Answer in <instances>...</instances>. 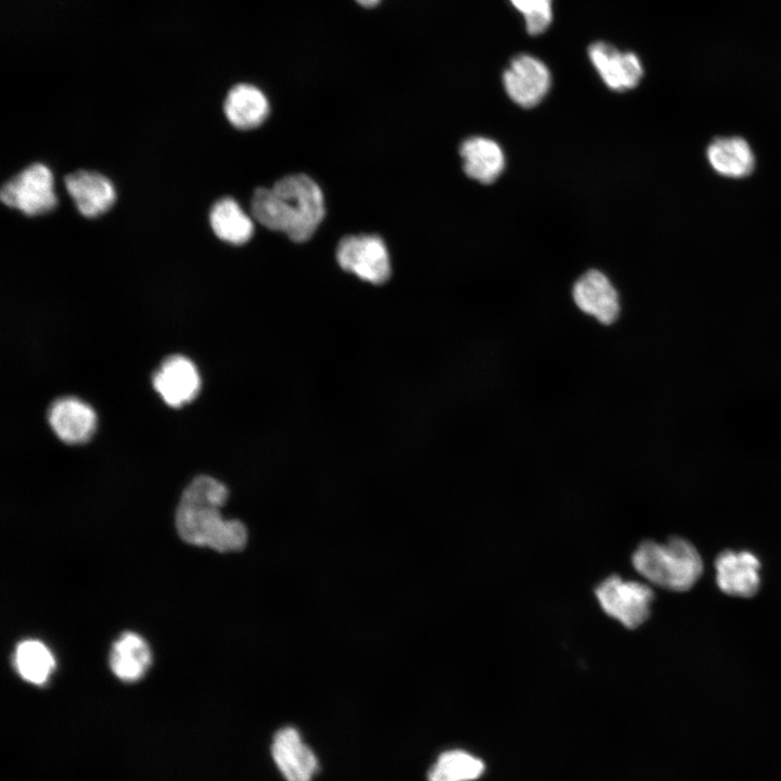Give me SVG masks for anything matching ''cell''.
I'll use <instances>...</instances> for the list:
<instances>
[{"mask_svg":"<svg viewBox=\"0 0 781 781\" xmlns=\"http://www.w3.org/2000/svg\"><path fill=\"white\" fill-rule=\"evenodd\" d=\"M706 156L716 172L729 178L746 177L755 166V157L750 144L740 137L715 139L708 145Z\"/></svg>","mask_w":781,"mask_h":781,"instance_id":"e0dca14e","label":"cell"},{"mask_svg":"<svg viewBox=\"0 0 781 781\" xmlns=\"http://www.w3.org/2000/svg\"><path fill=\"white\" fill-rule=\"evenodd\" d=\"M336 259L342 269L372 284H382L390 277L387 247L375 234L344 236L338 242Z\"/></svg>","mask_w":781,"mask_h":781,"instance_id":"8992f818","label":"cell"},{"mask_svg":"<svg viewBox=\"0 0 781 781\" xmlns=\"http://www.w3.org/2000/svg\"><path fill=\"white\" fill-rule=\"evenodd\" d=\"M716 581L721 591L729 596L753 597L760 584L758 559L746 551H725L715 562Z\"/></svg>","mask_w":781,"mask_h":781,"instance_id":"7c38bea8","label":"cell"},{"mask_svg":"<svg viewBox=\"0 0 781 781\" xmlns=\"http://www.w3.org/2000/svg\"><path fill=\"white\" fill-rule=\"evenodd\" d=\"M209 222L220 240L234 245L246 243L254 232L251 217L231 197H222L213 205Z\"/></svg>","mask_w":781,"mask_h":781,"instance_id":"d6986e66","label":"cell"},{"mask_svg":"<svg viewBox=\"0 0 781 781\" xmlns=\"http://www.w3.org/2000/svg\"><path fill=\"white\" fill-rule=\"evenodd\" d=\"M251 208L264 227L283 232L297 243L311 238L325 213L321 189L304 174L286 176L271 188L256 189Z\"/></svg>","mask_w":781,"mask_h":781,"instance_id":"7a4b0ae2","label":"cell"},{"mask_svg":"<svg viewBox=\"0 0 781 781\" xmlns=\"http://www.w3.org/2000/svg\"><path fill=\"white\" fill-rule=\"evenodd\" d=\"M576 307L602 325L614 324L620 315L619 295L611 280L598 269H589L574 283Z\"/></svg>","mask_w":781,"mask_h":781,"instance_id":"ba28073f","label":"cell"},{"mask_svg":"<svg viewBox=\"0 0 781 781\" xmlns=\"http://www.w3.org/2000/svg\"><path fill=\"white\" fill-rule=\"evenodd\" d=\"M153 385L171 407L191 401L200 389V376L193 362L184 356L171 355L153 375Z\"/></svg>","mask_w":781,"mask_h":781,"instance_id":"30bf717a","label":"cell"},{"mask_svg":"<svg viewBox=\"0 0 781 781\" xmlns=\"http://www.w3.org/2000/svg\"><path fill=\"white\" fill-rule=\"evenodd\" d=\"M484 771V763L461 751H447L437 758L427 774L428 781H472Z\"/></svg>","mask_w":781,"mask_h":781,"instance_id":"44dd1931","label":"cell"},{"mask_svg":"<svg viewBox=\"0 0 781 781\" xmlns=\"http://www.w3.org/2000/svg\"><path fill=\"white\" fill-rule=\"evenodd\" d=\"M223 111L229 123L249 130L260 126L269 115V102L260 89L249 84L232 87L225 100Z\"/></svg>","mask_w":781,"mask_h":781,"instance_id":"2e32d148","label":"cell"},{"mask_svg":"<svg viewBox=\"0 0 781 781\" xmlns=\"http://www.w3.org/2000/svg\"><path fill=\"white\" fill-rule=\"evenodd\" d=\"M360 5L364 8H373L379 4L380 0H356Z\"/></svg>","mask_w":781,"mask_h":781,"instance_id":"603a6c76","label":"cell"},{"mask_svg":"<svg viewBox=\"0 0 781 781\" xmlns=\"http://www.w3.org/2000/svg\"><path fill=\"white\" fill-rule=\"evenodd\" d=\"M594 593L604 613L628 629L639 627L650 616L654 594L643 582L612 575L597 586Z\"/></svg>","mask_w":781,"mask_h":781,"instance_id":"277c9868","label":"cell"},{"mask_svg":"<svg viewBox=\"0 0 781 781\" xmlns=\"http://www.w3.org/2000/svg\"><path fill=\"white\" fill-rule=\"evenodd\" d=\"M271 753L286 781H311L318 770L316 755L293 727H284L276 732Z\"/></svg>","mask_w":781,"mask_h":781,"instance_id":"8fae6325","label":"cell"},{"mask_svg":"<svg viewBox=\"0 0 781 781\" xmlns=\"http://www.w3.org/2000/svg\"><path fill=\"white\" fill-rule=\"evenodd\" d=\"M0 199L28 216L48 213L57 204L53 175L44 164H31L2 185Z\"/></svg>","mask_w":781,"mask_h":781,"instance_id":"5b68a950","label":"cell"},{"mask_svg":"<svg viewBox=\"0 0 781 781\" xmlns=\"http://www.w3.org/2000/svg\"><path fill=\"white\" fill-rule=\"evenodd\" d=\"M632 566L649 582L673 591L689 590L703 572L697 550L679 537L642 542L632 554Z\"/></svg>","mask_w":781,"mask_h":781,"instance_id":"3957f363","label":"cell"},{"mask_svg":"<svg viewBox=\"0 0 781 781\" xmlns=\"http://www.w3.org/2000/svg\"><path fill=\"white\" fill-rule=\"evenodd\" d=\"M152 661L145 640L135 632H124L114 642L110 654V666L116 677L124 681H136L148 670Z\"/></svg>","mask_w":781,"mask_h":781,"instance_id":"ac0fdd59","label":"cell"},{"mask_svg":"<svg viewBox=\"0 0 781 781\" xmlns=\"http://www.w3.org/2000/svg\"><path fill=\"white\" fill-rule=\"evenodd\" d=\"M460 156L465 175L483 184L495 182L504 169V154L492 139L474 136L462 141Z\"/></svg>","mask_w":781,"mask_h":781,"instance_id":"9a60e30c","label":"cell"},{"mask_svg":"<svg viewBox=\"0 0 781 781\" xmlns=\"http://www.w3.org/2000/svg\"><path fill=\"white\" fill-rule=\"evenodd\" d=\"M588 55L605 86L613 91L631 90L643 77L642 63L631 51H619L609 42L596 41L589 46Z\"/></svg>","mask_w":781,"mask_h":781,"instance_id":"9c48e42d","label":"cell"},{"mask_svg":"<svg viewBox=\"0 0 781 781\" xmlns=\"http://www.w3.org/2000/svg\"><path fill=\"white\" fill-rule=\"evenodd\" d=\"M48 421L55 435L66 444H81L95 428V413L76 397L55 399L48 410Z\"/></svg>","mask_w":781,"mask_h":781,"instance_id":"5bb4252c","label":"cell"},{"mask_svg":"<svg viewBox=\"0 0 781 781\" xmlns=\"http://www.w3.org/2000/svg\"><path fill=\"white\" fill-rule=\"evenodd\" d=\"M64 183L78 212L85 217L104 214L116 199L113 183L100 172L77 170L68 174Z\"/></svg>","mask_w":781,"mask_h":781,"instance_id":"4fadbf2b","label":"cell"},{"mask_svg":"<svg viewBox=\"0 0 781 781\" xmlns=\"http://www.w3.org/2000/svg\"><path fill=\"white\" fill-rule=\"evenodd\" d=\"M524 17L525 27L529 35L536 36L545 33L553 20V0H509Z\"/></svg>","mask_w":781,"mask_h":781,"instance_id":"7402d4cb","label":"cell"},{"mask_svg":"<svg viewBox=\"0 0 781 781\" xmlns=\"http://www.w3.org/2000/svg\"><path fill=\"white\" fill-rule=\"evenodd\" d=\"M15 667L20 676L34 684H43L54 668V657L40 641L28 639L16 646Z\"/></svg>","mask_w":781,"mask_h":781,"instance_id":"ffe728a7","label":"cell"},{"mask_svg":"<svg viewBox=\"0 0 781 781\" xmlns=\"http://www.w3.org/2000/svg\"><path fill=\"white\" fill-rule=\"evenodd\" d=\"M502 81L507 94L515 104L532 108L547 95L551 87V74L541 60L523 53L511 60L503 72Z\"/></svg>","mask_w":781,"mask_h":781,"instance_id":"52a82bcc","label":"cell"},{"mask_svg":"<svg viewBox=\"0 0 781 781\" xmlns=\"http://www.w3.org/2000/svg\"><path fill=\"white\" fill-rule=\"evenodd\" d=\"M229 491L223 483L208 476L194 477L184 488L176 512V527L182 540L218 552H238L248 541V529L239 520L223 518L220 508Z\"/></svg>","mask_w":781,"mask_h":781,"instance_id":"6da1fadb","label":"cell"}]
</instances>
